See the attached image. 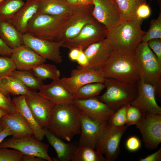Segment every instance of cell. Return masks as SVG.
Segmentation results:
<instances>
[{"instance_id": "1", "label": "cell", "mask_w": 161, "mask_h": 161, "mask_svg": "<svg viewBox=\"0 0 161 161\" xmlns=\"http://www.w3.org/2000/svg\"><path fill=\"white\" fill-rule=\"evenodd\" d=\"M134 51L114 49L99 69L104 77L129 84L136 83L140 80L139 66Z\"/></svg>"}, {"instance_id": "2", "label": "cell", "mask_w": 161, "mask_h": 161, "mask_svg": "<svg viewBox=\"0 0 161 161\" xmlns=\"http://www.w3.org/2000/svg\"><path fill=\"white\" fill-rule=\"evenodd\" d=\"M81 114L74 103L55 105L48 129L59 138L70 142L80 134Z\"/></svg>"}, {"instance_id": "3", "label": "cell", "mask_w": 161, "mask_h": 161, "mask_svg": "<svg viewBox=\"0 0 161 161\" xmlns=\"http://www.w3.org/2000/svg\"><path fill=\"white\" fill-rule=\"evenodd\" d=\"M141 25L134 21L121 19L107 30L106 38L114 49L134 51L146 32Z\"/></svg>"}, {"instance_id": "4", "label": "cell", "mask_w": 161, "mask_h": 161, "mask_svg": "<svg viewBox=\"0 0 161 161\" xmlns=\"http://www.w3.org/2000/svg\"><path fill=\"white\" fill-rule=\"evenodd\" d=\"M140 70V80L153 86L156 97L161 101V61L149 47L147 43L141 42L134 51Z\"/></svg>"}, {"instance_id": "5", "label": "cell", "mask_w": 161, "mask_h": 161, "mask_svg": "<svg viewBox=\"0 0 161 161\" xmlns=\"http://www.w3.org/2000/svg\"><path fill=\"white\" fill-rule=\"evenodd\" d=\"M68 15L56 16L36 13L29 22L26 33L41 39L59 41Z\"/></svg>"}, {"instance_id": "6", "label": "cell", "mask_w": 161, "mask_h": 161, "mask_svg": "<svg viewBox=\"0 0 161 161\" xmlns=\"http://www.w3.org/2000/svg\"><path fill=\"white\" fill-rule=\"evenodd\" d=\"M104 83L106 91L96 97L115 111L124 105L130 104L137 97V83L129 84L113 78H106Z\"/></svg>"}, {"instance_id": "7", "label": "cell", "mask_w": 161, "mask_h": 161, "mask_svg": "<svg viewBox=\"0 0 161 161\" xmlns=\"http://www.w3.org/2000/svg\"><path fill=\"white\" fill-rule=\"evenodd\" d=\"M93 4L74 6L68 15L59 40L63 43L76 36L87 24L95 19Z\"/></svg>"}, {"instance_id": "8", "label": "cell", "mask_w": 161, "mask_h": 161, "mask_svg": "<svg viewBox=\"0 0 161 161\" xmlns=\"http://www.w3.org/2000/svg\"><path fill=\"white\" fill-rule=\"evenodd\" d=\"M107 30L95 19L85 25L74 38L62 43V47L69 50L77 48L84 50L91 44L106 38Z\"/></svg>"}, {"instance_id": "9", "label": "cell", "mask_w": 161, "mask_h": 161, "mask_svg": "<svg viewBox=\"0 0 161 161\" xmlns=\"http://www.w3.org/2000/svg\"><path fill=\"white\" fill-rule=\"evenodd\" d=\"M49 145L36 138L33 135L20 138L13 137L0 143V148H10L18 150L23 154L33 155L47 161L54 159L48 154Z\"/></svg>"}, {"instance_id": "10", "label": "cell", "mask_w": 161, "mask_h": 161, "mask_svg": "<svg viewBox=\"0 0 161 161\" xmlns=\"http://www.w3.org/2000/svg\"><path fill=\"white\" fill-rule=\"evenodd\" d=\"M128 126L114 128L108 124L97 140L95 149L105 155L106 161H114L120 152V144Z\"/></svg>"}, {"instance_id": "11", "label": "cell", "mask_w": 161, "mask_h": 161, "mask_svg": "<svg viewBox=\"0 0 161 161\" xmlns=\"http://www.w3.org/2000/svg\"><path fill=\"white\" fill-rule=\"evenodd\" d=\"M135 125L145 147L150 150L157 148L161 142V114L146 113Z\"/></svg>"}, {"instance_id": "12", "label": "cell", "mask_w": 161, "mask_h": 161, "mask_svg": "<svg viewBox=\"0 0 161 161\" xmlns=\"http://www.w3.org/2000/svg\"><path fill=\"white\" fill-rule=\"evenodd\" d=\"M106 79L100 69L78 66L72 70L69 77H63L60 80L66 89L74 95L82 86L90 83H104Z\"/></svg>"}, {"instance_id": "13", "label": "cell", "mask_w": 161, "mask_h": 161, "mask_svg": "<svg viewBox=\"0 0 161 161\" xmlns=\"http://www.w3.org/2000/svg\"><path fill=\"white\" fill-rule=\"evenodd\" d=\"M23 44L30 48L39 55L57 64L62 59L60 51L63 43L35 37L29 33L22 34Z\"/></svg>"}, {"instance_id": "14", "label": "cell", "mask_w": 161, "mask_h": 161, "mask_svg": "<svg viewBox=\"0 0 161 161\" xmlns=\"http://www.w3.org/2000/svg\"><path fill=\"white\" fill-rule=\"evenodd\" d=\"M25 97L39 125L42 128L48 129L49 118L55 105L38 92L31 90L25 95Z\"/></svg>"}, {"instance_id": "15", "label": "cell", "mask_w": 161, "mask_h": 161, "mask_svg": "<svg viewBox=\"0 0 161 161\" xmlns=\"http://www.w3.org/2000/svg\"><path fill=\"white\" fill-rule=\"evenodd\" d=\"M74 103L82 114L102 123L108 122L116 111L96 97L84 100L75 99Z\"/></svg>"}, {"instance_id": "16", "label": "cell", "mask_w": 161, "mask_h": 161, "mask_svg": "<svg viewBox=\"0 0 161 161\" xmlns=\"http://www.w3.org/2000/svg\"><path fill=\"white\" fill-rule=\"evenodd\" d=\"M136 83L137 95L131 105L139 108L142 114L146 113L161 114V107L156 101L154 87L141 80Z\"/></svg>"}, {"instance_id": "17", "label": "cell", "mask_w": 161, "mask_h": 161, "mask_svg": "<svg viewBox=\"0 0 161 161\" xmlns=\"http://www.w3.org/2000/svg\"><path fill=\"white\" fill-rule=\"evenodd\" d=\"M94 18L109 30L121 20L114 0H93Z\"/></svg>"}, {"instance_id": "18", "label": "cell", "mask_w": 161, "mask_h": 161, "mask_svg": "<svg viewBox=\"0 0 161 161\" xmlns=\"http://www.w3.org/2000/svg\"><path fill=\"white\" fill-rule=\"evenodd\" d=\"M108 122L102 123L82 114L78 146H87L95 149L97 142Z\"/></svg>"}, {"instance_id": "19", "label": "cell", "mask_w": 161, "mask_h": 161, "mask_svg": "<svg viewBox=\"0 0 161 161\" xmlns=\"http://www.w3.org/2000/svg\"><path fill=\"white\" fill-rule=\"evenodd\" d=\"M114 49L109 41L106 38L91 44L83 50L88 58V64L86 67L80 68L99 69Z\"/></svg>"}, {"instance_id": "20", "label": "cell", "mask_w": 161, "mask_h": 161, "mask_svg": "<svg viewBox=\"0 0 161 161\" xmlns=\"http://www.w3.org/2000/svg\"><path fill=\"white\" fill-rule=\"evenodd\" d=\"M10 57L16 69L30 71L36 66L44 63L46 59L24 44L13 49Z\"/></svg>"}, {"instance_id": "21", "label": "cell", "mask_w": 161, "mask_h": 161, "mask_svg": "<svg viewBox=\"0 0 161 161\" xmlns=\"http://www.w3.org/2000/svg\"><path fill=\"white\" fill-rule=\"evenodd\" d=\"M38 92L55 105L73 103L74 95L69 91L61 83L60 79L52 80L49 84H43Z\"/></svg>"}, {"instance_id": "22", "label": "cell", "mask_w": 161, "mask_h": 161, "mask_svg": "<svg viewBox=\"0 0 161 161\" xmlns=\"http://www.w3.org/2000/svg\"><path fill=\"white\" fill-rule=\"evenodd\" d=\"M0 125L8 128L13 138H20L34 134L24 117L18 112L3 115L0 119Z\"/></svg>"}, {"instance_id": "23", "label": "cell", "mask_w": 161, "mask_h": 161, "mask_svg": "<svg viewBox=\"0 0 161 161\" xmlns=\"http://www.w3.org/2000/svg\"><path fill=\"white\" fill-rule=\"evenodd\" d=\"M38 0H27L17 12L7 21L23 34L26 32L28 24L37 13Z\"/></svg>"}, {"instance_id": "24", "label": "cell", "mask_w": 161, "mask_h": 161, "mask_svg": "<svg viewBox=\"0 0 161 161\" xmlns=\"http://www.w3.org/2000/svg\"><path fill=\"white\" fill-rule=\"evenodd\" d=\"M43 129L45 136L56 152L57 157L54 160L58 161L71 160L78 145L73 143H66L54 134L48 129Z\"/></svg>"}, {"instance_id": "25", "label": "cell", "mask_w": 161, "mask_h": 161, "mask_svg": "<svg viewBox=\"0 0 161 161\" xmlns=\"http://www.w3.org/2000/svg\"><path fill=\"white\" fill-rule=\"evenodd\" d=\"M17 112L25 118L31 129L34 136L38 140L42 141L45 136L42 128L37 122L26 100L25 95L14 97L12 99Z\"/></svg>"}, {"instance_id": "26", "label": "cell", "mask_w": 161, "mask_h": 161, "mask_svg": "<svg viewBox=\"0 0 161 161\" xmlns=\"http://www.w3.org/2000/svg\"><path fill=\"white\" fill-rule=\"evenodd\" d=\"M38 7L36 13L45 14L52 16H67L74 6L65 0H38Z\"/></svg>"}, {"instance_id": "27", "label": "cell", "mask_w": 161, "mask_h": 161, "mask_svg": "<svg viewBox=\"0 0 161 161\" xmlns=\"http://www.w3.org/2000/svg\"><path fill=\"white\" fill-rule=\"evenodd\" d=\"M22 35L13 26L8 22H0V37L12 49L23 44Z\"/></svg>"}, {"instance_id": "28", "label": "cell", "mask_w": 161, "mask_h": 161, "mask_svg": "<svg viewBox=\"0 0 161 161\" xmlns=\"http://www.w3.org/2000/svg\"><path fill=\"white\" fill-rule=\"evenodd\" d=\"M121 19L135 21L136 10L138 5L146 0H114Z\"/></svg>"}, {"instance_id": "29", "label": "cell", "mask_w": 161, "mask_h": 161, "mask_svg": "<svg viewBox=\"0 0 161 161\" xmlns=\"http://www.w3.org/2000/svg\"><path fill=\"white\" fill-rule=\"evenodd\" d=\"M0 86L14 95H25L30 90L18 79L10 75L0 80Z\"/></svg>"}, {"instance_id": "30", "label": "cell", "mask_w": 161, "mask_h": 161, "mask_svg": "<svg viewBox=\"0 0 161 161\" xmlns=\"http://www.w3.org/2000/svg\"><path fill=\"white\" fill-rule=\"evenodd\" d=\"M10 75L18 79L30 89L39 90L44 84L43 80L35 77L30 71L16 69Z\"/></svg>"}, {"instance_id": "31", "label": "cell", "mask_w": 161, "mask_h": 161, "mask_svg": "<svg viewBox=\"0 0 161 161\" xmlns=\"http://www.w3.org/2000/svg\"><path fill=\"white\" fill-rule=\"evenodd\" d=\"M72 161H106L102 154L87 146H78L73 155Z\"/></svg>"}, {"instance_id": "32", "label": "cell", "mask_w": 161, "mask_h": 161, "mask_svg": "<svg viewBox=\"0 0 161 161\" xmlns=\"http://www.w3.org/2000/svg\"><path fill=\"white\" fill-rule=\"evenodd\" d=\"M30 71L35 77L43 80L60 78V72L53 64L44 63L36 66Z\"/></svg>"}, {"instance_id": "33", "label": "cell", "mask_w": 161, "mask_h": 161, "mask_svg": "<svg viewBox=\"0 0 161 161\" xmlns=\"http://www.w3.org/2000/svg\"><path fill=\"white\" fill-rule=\"evenodd\" d=\"M23 0H5L0 4V22L7 21L24 5Z\"/></svg>"}, {"instance_id": "34", "label": "cell", "mask_w": 161, "mask_h": 161, "mask_svg": "<svg viewBox=\"0 0 161 161\" xmlns=\"http://www.w3.org/2000/svg\"><path fill=\"white\" fill-rule=\"evenodd\" d=\"M105 88L104 83H96L86 84L79 89L74 95L75 99L81 100L96 97Z\"/></svg>"}, {"instance_id": "35", "label": "cell", "mask_w": 161, "mask_h": 161, "mask_svg": "<svg viewBox=\"0 0 161 161\" xmlns=\"http://www.w3.org/2000/svg\"><path fill=\"white\" fill-rule=\"evenodd\" d=\"M161 39V12L156 19H152L149 28L142 38L141 42L147 43L150 40L154 38Z\"/></svg>"}, {"instance_id": "36", "label": "cell", "mask_w": 161, "mask_h": 161, "mask_svg": "<svg viewBox=\"0 0 161 161\" xmlns=\"http://www.w3.org/2000/svg\"><path fill=\"white\" fill-rule=\"evenodd\" d=\"M130 105H125L117 109L108 121V124L114 128L121 127L126 125V112Z\"/></svg>"}, {"instance_id": "37", "label": "cell", "mask_w": 161, "mask_h": 161, "mask_svg": "<svg viewBox=\"0 0 161 161\" xmlns=\"http://www.w3.org/2000/svg\"><path fill=\"white\" fill-rule=\"evenodd\" d=\"M10 95L0 86V109L4 110L8 113L12 114L17 111Z\"/></svg>"}, {"instance_id": "38", "label": "cell", "mask_w": 161, "mask_h": 161, "mask_svg": "<svg viewBox=\"0 0 161 161\" xmlns=\"http://www.w3.org/2000/svg\"><path fill=\"white\" fill-rule=\"evenodd\" d=\"M16 69L15 65L10 57L0 56V80L10 75Z\"/></svg>"}, {"instance_id": "39", "label": "cell", "mask_w": 161, "mask_h": 161, "mask_svg": "<svg viewBox=\"0 0 161 161\" xmlns=\"http://www.w3.org/2000/svg\"><path fill=\"white\" fill-rule=\"evenodd\" d=\"M151 10L146 0L141 2L137 7L135 15V21L141 25L143 20L151 15Z\"/></svg>"}, {"instance_id": "40", "label": "cell", "mask_w": 161, "mask_h": 161, "mask_svg": "<svg viewBox=\"0 0 161 161\" xmlns=\"http://www.w3.org/2000/svg\"><path fill=\"white\" fill-rule=\"evenodd\" d=\"M23 154L19 151L0 148V161H21Z\"/></svg>"}, {"instance_id": "41", "label": "cell", "mask_w": 161, "mask_h": 161, "mask_svg": "<svg viewBox=\"0 0 161 161\" xmlns=\"http://www.w3.org/2000/svg\"><path fill=\"white\" fill-rule=\"evenodd\" d=\"M142 116V112L139 108L130 104L126 112V125L128 126L136 125L141 119Z\"/></svg>"}, {"instance_id": "42", "label": "cell", "mask_w": 161, "mask_h": 161, "mask_svg": "<svg viewBox=\"0 0 161 161\" xmlns=\"http://www.w3.org/2000/svg\"><path fill=\"white\" fill-rule=\"evenodd\" d=\"M147 43L149 48L161 61V39H152Z\"/></svg>"}, {"instance_id": "43", "label": "cell", "mask_w": 161, "mask_h": 161, "mask_svg": "<svg viewBox=\"0 0 161 161\" xmlns=\"http://www.w3.org/2000/svg\"><path fill=\"white\" fill-rule=\"evenodd\" d=\"M126 145V148L129 151H135L140 148L141 143L138 138L135 136H132L127 139Z\"/></svg>"}, {"instance_id": "44", "label": "cell", "mask_w": 161, "mask_h": 161, "mask_svg": "<svg viewBox=\"0 0 161 161\" xmlns=\"http://www.w3.org/2000/svg\"><path fill=\"white\" fill-rule=\"evenodd\" d=\"M13 49L9 47L0 37V55L10 57Z\"/></svg>"}, {"instance_id": "45", "label": "cell", "mask_w": 161, "mask_h": 161, "mask_svg": "<svg viewBox=\"0 0 161 161\" xmlns=\"http://www.w3.org/2000/svg\"><path fill=\"white\" fill-rule=\"evenodd\" d=\"M161 160V148L151 154L144 158H141L140 161H160Z\"/></svg>"}, {"instance_id": "46", "label": "cell", "mask_w": 161, "mask_h": 161, "mask_svg": "<svg viewBox=\"0 0 161 161\" xmlns=\"http://www.w3.org/2000/svg\"><path fill=\"white\" fill-rule=\"evenodd\" d=\"M78 64V66L81 68H84L88 64V58L84 53L83 51L80 50V54L76 61Z\"/></svg>"}, {"instance_id": "47", "label": "cell", "mask_w": 161, "mask_h": 161, "mask_svg": "<svg viewBox=\"0 0 161 161\" xmlns=\"http://www.w3.org/2000/svg\"><path fill=\"white\" fill-rule=\"evenodd\" d=\"M44 159L33 155L23 154L21 161H44Z\"/></svg>"}, {"instance_id": "48", "label": "cell", "mask_w": 161, "mask_h": 161, "mask_svg": "<svg viewBox=\"0 0 161 161\" xmlns=\"http://www.w3.org/2000/svg\"><path fill=\"white\" fill-rule=\"evenodd\" d=\"M80 50L77 48H74L70 50L69 53V57L72 61H76L80 54Z\"/></svg>"}, {"instance_id": "49", "label": "cell", "mask_w": 161, "mask_h": 161, "mask_svg": "<svg viewBox=\"0 0 161 161\" xmlns=\"http://www.w3.org/2000/svg\"><path fill=\"white\" fill-rule=\"evenodd\" d=\"M3 127V129L0 132V143L7 137L12 135L11 131L8 128L5 126Z\"/></svg>"}, {"instance_id": "50", "label": "cell", "mask_w": 161, "mask_h": 161, "mask_svg": "<svg viewBox=\"0 0 161 161\" xmlns=\"http://www.w3.org/2000/svg\"><path fill=\"white\" fill-rule=\"evenodd\" d=\"M93 0H77V4H93Z\"/></svg>"}, {"instance_id": "51", "label": "cell", "mask_w": 161, "mask_h": 161, "mask_svg": "<svg viewBox=\"0 0 161 161\" xmlns=\"http://www.w3.org/2000/svg\"><path fill=\"white\" fill-rule=\"evenodd\" d=\"M66 2L73 6L77 5V0H65Z\"/></svg>"}, {"instance_id": "52", "label": "cell", "mask_w": 161, "mask_h": 161, "mask_svg": "<svg viewBox=\"0 0 161 161\" xmlns=\"http://www.w3.org/2000/svg\"><path fill=\"white\" fill-rule=\"evenodd\" d=\"M7 113L4 110L0 109V119L4 115L6 114ZM0 126L1 125H0Z\"/></svg>"}, {"instance_id": "53", "label": "cell", "mask_w": 161, "mask_h": 161, "mask_svg": "<svg viewBox=\"0 0 161 161\" xmlns=\"http://www.w3.org/2000/svg\"><path fill=\"white\" fill-rule=\"evenodd\" d=\"M157 3L159 5L160 11L161 10V0H157Z\"/></svg>"}, {"instance_id": "54", "label": "cell", "mask_w": 161, "mask_h": 161, "mask_svg": "<svg viewBox=\"0 0 161 161\" xmlns=\"http://www.w3.org/2000/svg\"><path fill=\"white\" fill-rule=\"evenodd\" d=\"M3 127L1 126H0V132L2 130Z\"/></svg>"}, {"instance_id": "55", "label": "cell", "mask_w": 161, "mask_h": 161, "mask_svg": "<svg viewBox=\"0 0 161 161\" xmlns=\"http://www.w3.org/2000/svg\"><path fill=\"white\" fill-rule=\"evenodd\" d=\"M4 0H0V4H1V2H2Z\"/></svg>"}]
</instances>
